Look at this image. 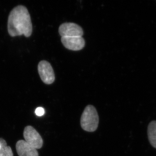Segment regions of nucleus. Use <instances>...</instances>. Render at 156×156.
Listing matches in <instances>:
<instances>
[{
	"mask_svg": "<svg viewBox=\"0 0 156 156\" xmlns=\"http://www.w3.org/2000/svg\"><path fill=\"white\" fill-rule=\"evenodd\" d=\"M8 29L11 37L23 35L26 37L30 36L32 33V24L26 7L19 5L12 9L8 19Z\"/></svg>",
	"mask_w": 156,
	"mask_h": 156,
	"instance_id": "nucleus-1",
	"label": "nucleus"
},
{
	"mask_svg": "<svg viewBox=\"0 0 156 156\" xmlns=\"http://www.w3.org/2000/svg\"><path fill=\"white\" fill-rule=\"evenodd\" d=\"M99 117L96 108L93 105H87L81 116V127L84 131L94 132L97 129Z\"/></svg>",
	"mask_w": 156,
	"mask_h": 156,
	"instance_id": "nucleus-2",
	"label": "nucleus"
},
{
	"mask_svg": "<svg viewBox=\"0 0 156 156\" xmlns=\"http://www.w3.org/2000/svg\"><path fill=\"white\" fill-rule=\"evenodd\" d=\"M23 137L26 142L36 149L41 148L43 146V140L41 136L32 126L25 127L23 131Z\"/></svg>",
	"mask_w": 156,
	"mask_h": 156,
	"instance_id": "nucleus-3",
	"label": "nucleus"
},
{
	"mask_svg": "<svg viewBox=\"0 0 156 156\" xmlns=\"http://www.w3.org/2000/svg\"><path fill=\"white\" fill-rule=\"evenodd\" d=\"M38 71L42 81L44 83L50 85L55 80L54 71L48 62L42 60L39 62Z\"/></svg>",
	"mask_w": 156,
	"mask_h": 156,
	"instance_id": "nucleus-4",
	"label": "nucleus"
},
{
	"mask_svg": "<svg viewBox=\"0 0 156 156\" xmlns=\"http://www.w3.org/2000/svg\"><path fill=\"white\" fill-rule=\"evenodd\" d=\"M58 32L62 37H82L83 31L81 27L73 23H65L59 27Z\"/></svg>",
	"mask_w": 156,
	"mask_h": 156,
	"instance_id": "nucleus-5",
	"label": "nucleus"
},
{
	"mask_svg": "<svg viewBox=\"0 0 156 156\" xmlns=\"http://www.w3.org/2000/svg\"><path fill=\"white\" fill-rule=\"evenodd\" d=\"M61 42L66 48L73 51H79L84 48V39L82 37H62Z\"/></svg>",
	"mask_w": 156,
	"mask_h": 156,
	"instance_id": "nucleus-6",
	"label": "nucleus"
},
{
	"mask_svg": "<svg viewBox=\"0 0 156 156\" xmlns=\"http://www.w3.org/2000/svg\"><path fill=\"white\" fill-rule=\"evenodd\" d=\"M16 150L19 156H39L36 149L24 140H19L16 145Z\"/></svg>",
	"mask_w": 156,
	"mask_h": 156,
	"instance_id": "nucleus-7",
	"label": "nucleus"
},
{
	"mask_svg": "<svg viewBox=\"0 0 156 156\" xmlns=\"http://www.w3.org/2000/svg\"><path fill=\"white\" fill-rule=\"evenodd\" d=\"M149 141L152 146L156 149V121H152L147 127Z\"/></svg>",
	"mask_w": 156,
	"mask_h": 156,
	"instance_id": "nucleus-8",
	"label": "nucleus"
},
{
	"mask_svg": "<svg viewBox=\"0 0 156 156\" xmlns=\"http://www.w3.org/2000/svg\"><path fill=\"white\" fill-rule=\"evenodd\" d=\"M0 156H14L13 151L10 146H7L5 140L0 138Z\"/></svg>",
	"mask_w": 156,
	"mask_h": 156,
	"instance_id": "nucleus-9",
	"label": "nucleus"
},
{
	"mask_svg": "<svg viewBox=\"0 0 156 156\" xmlns=\"http://www.w3.org/2000/svg\"><path fill=\"white\" fill-rule=\"evenodd\" d=\"M35 113L38 116H42L44 115L45 113L44 109L42 107L37 108L35 110Z\"/></svg>",
	"mask_w": 156,
	"mask_h": 156,
	"instance_id": "nucleus-10",
	"label": "nucleus"
},
{
	"mask_svg": "<svg viewBox=\"0 0 156 156\" xmlns=\"http://www.w3.org/2000/svg\"><path fill=\"white\" fill-rule=\"evenodd\" d=\"M0 147H1V145H0Z\"/></svg>",
	"mask_w": 156,
	"mask_h": 156,
	"instance_id": "nucleus-11",
	"label": "nucleus"
}]
</instances>
